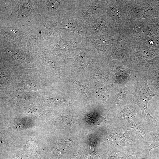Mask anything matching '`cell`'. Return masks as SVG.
Masks as SVG:
<instances>
[{
    "label": "cell",
    "mask_w": 159,
    "mask_h": 159,
    "mask_svg": "<svg viewBox=\"0 0 159 159\" xmlns=\"http://www.w3.org/2000/svg\"><path fill=\"white\" fill-rule=\"evenodd\" d=\"M51 72L37 68L14 70V81L7 95L20 90L37 92L51 88Z\"/></svg>",
    "instance_id": "obj_1"
},
{
    "label": "cell",
    "mask_w": 159,
    "mask_h": 159,
    "mask_svg": "<svg viewBox=\"0 0 159 159\" xmlns=\"http://www.w3.org/2000/svg\"><path fill=\"white\" fill-rule=\"evenodd\" d=\"M108 0H70L69 10L85 25L106 14Z\"/></svg>",
    "instance_id": "obj_2"
},
{
    "label": "cell",
    "mask_w": 159,
    "mask_h": 159,
    "mask_svg": "<svg viewBox=\"0 0 159 159\" xmlns=\"http://www.w3.org/2000/svg\"><path fill=\"white\" fill-rule=\"evenodd\" d=\"M148 81L145 72H143L137 80L135 88L132 94L131 104L136 105L140 108L143 117L148 119H154L149 111L148 104L153 97L158 96L150 89Z\"/></svg>",
    "instance_id": "obj_3"
},
{
    "label": "cell",
    "mask_w": 159,
    "mask_h": 159,
    "mask_svg": "<svg viewBox=\"0 0 159 159\" xmlns=\"http://www.w3.org/2000/svg\"><path fill=\"white\" fill-rule=\"evenodd\" d=\"M62 37L55 45L54 49L57 54L64 56L77 55L85 42V37L72 32L65 31Z\"/></svg>",
    "instance_id": "obj_4"
},
{
    "label": "cell",
    "mask_w": 159,
    "mask_h": 159,
    "mask_svg": "<svg viewBox=\"0 0 159 159\" xmlns=\"http://www.w3.org/2000/svg\"><path fill=\"white\" fill-rule=\"evenodd\" d=\"M119 28L117 27L113 31L102 35L85 38L86 41L94 48L102 61L107 63L108 55L117 42Z\"/></svg>",
    "instance_id": "obj_5"
},
{
    "label": "cell",
    "mask_w": 159,
    "mask_h": 159,
    "mask_svg": "<svg viewBox=\"0 0 159 159\" xmlns=\"http://www.w3.org/2000/svg\"><path fill=\"white\" fill-rule=\"evenodd\" d=\"M107 64L115 73L114 84L116 87L132 86L143 72L129 68L117 60H108Z\"/></svg>",
    "instance_id": "obj_6"
},
{
    "label": "cell",
    "mask_w": 159,
    "mask_h": 159,
    "mask_svg": "<svg viewBox=\"0 0 159 159\" xmlns=\"http://www.w3.org/2000/svg\"><path fill=\"white\" fill-rule=\"evenodd\" d=\"M39 94V91H19L0 97V103L7 110L25 107L34 103Z\"/></svg>",
    "instance_id": "obj_7"
},
{
    "label": "cell",
    "mask_w": 159,
    "mask_h": 159,
    "mask_svg": "<svg viewBox=\"0 0 159 159\" xmlns=\"http://www.w3.org/2000/svg\"><path fill=\"white\" fill-rule=\"evenodd\" d=\"M132 45L145 42L147 39L144 25V19L140 20L127 19L123 22L119 28Z\"/></svg>",
    "instance_id": "obj_8"
},
{
    "label": "cell",
    "mask_w": 159,
    "mask_h": 159,
    "mask_svg": "<svg viewBox=\"0 0 159 159\" xmlns=\"http://www.w3.org/2000/svg\"><path fill=\"white\" fill-rule=\"evenodd\" d=\"M128 19H151L159 16V12L151 5V0H127Z\"/></svg>",
    "instance_id": "obj_9"
},
{
    "label": "cell",
    "mask_w": 159,
    "mask_h": 159,
    "mask_svg": "<svg viewBox=\"0 0 159 159\" xmlns=\"http://www.w3.org/2000/svg\"><path fill=\"white\" fill-rule=\"evenodd\" d=\"M106 14L115 26L119 28L122 23L128 19L127 0H108Z\"/></svg>",
    "instance_id": "obj_10"
},
{
    "label": "cell",
    "mask_w": 159,
    "mask_h": 159,
    "mask_svg": "<svg viewBox=\"0 0 159 159\" xmlns=\"http://www.w3.org/2000/svg\"><path fill=\"white\" fill-rule=\"evenodd\" d=\"M159 55V50L152 48L145 42L132 45L128 62L125 66L147 61Z\"/></svg>",
    "instance_id": "obj_11"
},
{
    "label": "cell",
    "mask_w": 159,
    "mask_h": 159,
    "mask_svg": "<svg viewBox=\"0 0 159 159\" xmlns=\"http://www.w3.org/2000/svg\"><path fill=\"white\" fill-rule=\"evenodd\" d=\"M132 46L128 39L119 31L117 42L108 55V60H117L125 65L128 62Z\"/></svg>",
    "instance_id": "obj_12"
},
{
    "label": "cell",
    "mask_w": 159,
    "mask_h": 159,
    "mask_svg": "<svg viewBox=\"0 0 159 159\" xmlns=\"http://www.w3.org/2000/svg\"><path fill=\"white\" fill-rule=\"evenodd\" d=\"M146 120L141 115L128 119H120L122 124L127 130L147 143L151 140V130H147L143 122Z\"/></svg>",
    "instance_id": "obj_13"
},
{
    "label": "cell",
    "mask_w": 159,
    "mask_h": 159,
    "mask_svg": "<svg viewBox=\"0 0 159 159\" xmlns=\"http://www.w3.org/2000/svg\"><path fill=\"white\" fill-rule=\"evenodd\" d=\"M86 26L87 37L105 34L117 27L115 26L113 22L106 14L96 18Z\"/></svg>",
    "instance_id": "obj_14"
},
{
    "label": "cell",
    "mask_w": 159,
    "mask_h": 159,
    "mask_svg": "<svg viewBox=\"0 0 159 159\" xmlns=\"http://www.w3.org/2000/svg\"><path fill=\"white\" fill-rule=\"evenodd\" d=\"M60 28L65 31L75 33L84 37L87 36V26L84 25L70 11L67 14L60 24Z\"/></svg>",
    "instance_id": "obj_15"
},
{
    "label": "cell",
    "mask_w": 159,
    "mask_h": 159,
    "mask_svg": "<svg viewBox=\"0 0 159 159\" xmlns=\"http://www.w3.org/2000/svg\"><path fill=\"white\" fill-rule=\"evenodd\" d=\"M132 88V86L115 87L112 95L114 103L120 111L125 106L131 104Z\"/></svg>",
    "instance_id": "obj_16"
},
{
    "label": "cell",
    "mask_w": 159,
    "mask_h": 159,
    "mask_svg": "<svg viewBox=\"0 0 159 159\" xmlns=\"http://www.w3.org/2000/svg\"><path fill=\"white\" fill-rule=\"evenodd\" d=\"M13 111L22 115L39 117H46L50 115L52 111L36 102L28 106L13 109Z\"/></svg>",
    "instance_id": "obj_17"
},
{
    "label": "cell",
    "mask_w": 159,
    "mask_h": 159,
    "mask_svg": "<svg viewBox=\"0 0 159 159\" xmlns=\"http://www.w3.org/2000/svg\"><path fill=\"white\" fill-rule=\"evenodd\" d=\"M14 70L9 66H1L0 71V97L8 95V90L13 83Z\"/></svg>",
    "instance_id": "obj_18"
},
{
    "label": "cell",
    "mask_w": 159,
    "mask_h": 159,
    "mask_svg": "<svg viewBox=\"0 0 159 159\" xmlns=\"http://www.w3.org/2000/svg\"><path fill=\"white\" fill-rule=\"evenodd\" d=\"M126 66L134 70L143 72L159 69V55L147 61L129 64Z\"/></svg>",
    "instance_id": "obj_19"
},
{
    "label": "cell",
    "mask_w": 159,
    "mask_h": 159,
    "mask_svg": "<svg viewBox=\"0 0 159 159\" xmlns=\"http://www.w3.org/2000/svg\"><path fill=\"white\" fill-rule=\"evenodd\" d=\"M142 115L140 108L133 104H128L124 106L122 111L118 113V119H128L134 118Z\"/></svg>",
    "instance_id": "obj_20"
},
{
    "label": "cell",
    "mask_w": 159,
    "mask_h": 159,
    "mask_svg": "<svg viewBox=\"0 0 159 159\" xmlns=\"http://www.w3.org/2000/svg\"><path fill=\"white\" fill-rule=\"evenodd\" d=\"M151 131L152 142L148 148L144 151L145 154L148 156H149L151 150L159 146V122L156 121L155 124L153 126Z\"/></svg>",
    "instance_id": "obj_21"
},
{
    "label": "cell",
    "mask_w": 159,
    "mask_h": 159,
    "mask_svg": "<svg viewBox=\"0 0 159 159\" xmlns=\"http://www.w3.org/2000/svg\"><path fill=\"white\" fill-rule=\"evenodd\" d=\"M145 72L150 85L153 87L155 91V94L158 96L159 95V69Z\"/></svg>",
    "instance_id": "obj_22"
},
{
    "label": "cell",
    "mask_w": 159,
    "mask_h": 159,
    "mask_svg": "<svg viewBox=\"0 0 159 159\" xmlns=\"http://www.w3.org/2000/svg\"><path fill=\"white\" fill-rule=\"evenodd\" d=\"M124 148V147H120L115 154L107 155L105 159H126L136 155L137 152L135 151Z\"/></svg>",
    "instance_id": "obj_23"
},
{
    "label": "cell",
    "mask_w": 159,
    "mask_h": 159,
    "mask_svg": "<svg viewBox=\"0 0 159 159\" xmlns=\"http://www.w3.org/2000/svg\"><path fill=\"white\" fill-rule=\"evenodd\" d=\"M144 25L147 39L154 37L159 34L157 28L153 23L151 19H144Z\"/></svg>",
    "instance_id": "obj_24"
},
{
    "label": "cell",
    "mask_w": 159,
    "mask_h": 159,
    "mask_svg": "<svg viewBox=\"0 0 159 159\" xmlns=\"http://www.w3.org/2000/svg\"><path fill=\"white\" fill-rule=\"evenodd\" d=\"M27 148L29 151L34 155L38 156V150L37 141L34 138H31L27 143Z\"/></svg>",
    "instance_id": "obj_25"
},
{
    "label": "cell",
    "mask_w": 159,
    "mask_h": 159,
    "mask_svg": "<svg viewBox=\"0 0 159 159\" xmlns=\"http://www.w3.org/2000/svg\"><path fill=\"white\" fill-rule=\"evenodd\" d=\"M64 1L51 0L47 3V8L50 11H57L64 3Z\"/></svg>",
    "instance_id": "obj_26"
},
{
    "label": "cell",
    "mask_w": 159,
    "mask_h": 159,
    "mask_svg": "<svg viewBox=\"0 0 159 159\" xmlns=\"http://www.w3.org/2000/svg\"><path fill=\"white\" fill-rule=\"evenodd\" d=\"M149 47L159 50V34L148 39L145 42Z\"/></svg>",
    "instance_id": "obj_27"
},
{
    "label": "cell",
    "mask_w": 159,
    "mask_h": 159,
    "mask_svg": "<svg viewBox=\"0 0 159 159\" xmlns=\"http://www.w3.org/2000/svg\"><path fill=\"white\" fill-rule=\"evenodd\" d=\"M95 146L91 141L90 148L88 153L87 159H98L100 156L97 154L95 150Z\"/></svg>",
    "instance_id": "obj_28"
},
{
    "label": "cell",
    "mask_w": 159,
    "mask_h": 159,
    "mask_svg": "<svg viewBox=\"0 0 159 159\" xmlns=\"http://www.w3.org/2000/svg\"><path fill=\"white\" fill-rule=\"evenodd\" d=\"M75 85L76 87L83 95L85 96H87L88 90L86 87L79 81L75 82Z\"/></svg>",
    "instance_id": "obj_29"
},
{
    "label": "cell",
    "mask_w": 159,
    "mask_h": 159,
    "mask_svg": "<svg viewBox=\"0 0 159 159\" xmlns=\"http://www.w3.org/2000/svg\"><path fill=\"white\" fill-rule=\"evenodd\" d=\"M151 6L159 12V0H151Z\"/></svg>",
    "instance_id": "obj_30"
},
{
    "label": "cell",
    "mask_w": 159,
    "mask_h": 159,
    "mask_svg": "<svg viewBox=\"0 0 159 159\" xmlns=\"http://www.w3.org/2000/svg\"><path fill=\"white\" fill-rule=\"evenodd\" d=\"M151 20L159 33V16L151 19Z\"/></svg>",
    "instance_id": "obj_31"
},
{
    "label": "cell",
    "mask_w": 159,
    "mask_h": 159,
    "mask_svg": "<svg viewBox=\"0 0 159 159\" xmlns=\"http://www.w3.org/2000/svg\"><path fill=\"white\" fill-rule=\"evenodd\" d=\"M14 159H30L29 157L26 155L19 154L14 157Z\"/></svg>",
    "instance_id": "obj_32"
},
{
    "label": "cell",
    "mask_w": 159,
    "mask_h": 159,
    "mask_svg": "<svg viewBox=\"0 0 159 159\" xmlns=\"http://www.w3.org/2000/svg\"><path fill=\"white\" fill-rule=\"evenodd\" d=\"M158 101L159 102V95H158Z\"/></svg>",
    "instance_id": "obj_33"
},
{
    "label": "cell",
    "mask_w": 159,
    "mask_h": 159,
    "mask_svg": "<svg viewBox=\"0 0 159 159\" xmlns=\"http://www.w3.org/2000/svg\"><path fill=\"white\" fill-rule=\"evenodd\" d=\"M145 159L144 158H143V159Z\"/></svg>",
    "instance_id": "obj_34"
}]
</instances>
